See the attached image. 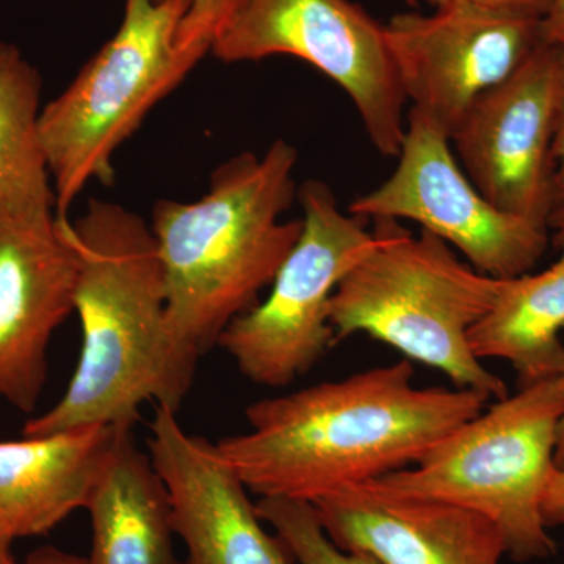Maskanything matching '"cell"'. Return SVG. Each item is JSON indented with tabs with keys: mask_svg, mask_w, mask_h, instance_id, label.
<instances>
[{
	"mask_svg": "<svg viewBox=\"0 0 564 564\" xmlns=\"http://www.w3.org/2000/svg\"><path fill=\"white\" fill-rule=\"evenodd\" d=\"M399 163L380 187L358 196L348 214L410 220L466 256L477 272L511 280L543 258L549 228L507 214L477 191L452 151V141L410 109Z\"/></svg>",
	"mask_w": 564,
	"mask_h": 564,
	"instance_id": "cell-9",
	"label": "cell"
},
{
	"mask_svg": "<svg viewBox=\"0 0 564 564\" xmlns=\"http://www.w3.org/2000/svg\"><path fill=\"white\" fill-rule=\"evenodd\" d=\"M475 9L507 14V17L529 18L543 21L552 0H451Z\"/></svg>",
	"mask_w": 564,
	"mask_h": 564,
	"instance_id": "cell-22",
	"label": "cell"
},
{
	"mask_svg": "<svg viewBox=\"0 0 564 564\" xmlns=\"http://www.w3.org/2000/svg\"><path fill=\"white\" fill-rule=\"evenodd\" d=\"M410 361L375 367L250 404V432L218 455L261 499L317 502L406 469L485 410L474 389L415 388Z\"/></svg>",
	"mask_w": 564,
	"mask_h": 564,
	"instance_id": "cell-1",
	"label": "cell"
},
{
	"mask_svg": "<svg viewBox=\"0 0 564 564\" xmlns=\"http://www.w3.org/2000/svg\"><path fill=\"white\" fill-rule=\"evenodd\" d=\"M544 43L564 46V0H552L547 13L541 21Z\"/></svg>",
	"mask_w": 564,
	"mask_h": 564,
	"instance_id": "cell-24",
	"label": "cell"
},
{
	"mask_svg": "<svg viewBox=\"0 0 564 564\" xmlns=\"http://www.w3.org/2000/svg\"><path fill=\"white\" fill-rule=\"evenodd\" d=\"M556 121L554 139L556 203L564 198V46H555Z\"/></svg>",
	"mask_w": 564,
	"mask_h": 564,
	"instance_id": "cell-21",
	"label": "cell"
},
{
	"mask_svg": "<svg viewBox=\"0 0 564 564\" xmlns=\"http://www.w3.org/2000/svg\"><path fill=\"white\" fill-rule=\"evenodd\" d=\"M58 221L77 259L80 358L62 399L25 422L22 434L90 425L133 429L151 402L177 413L191 386L174 362L151 226L128 207L101 199H91L76 220Z\"/></svg>",
	"mask_w": 564,
	"mask_h": 564,
	"instance_id": "cell-2",
	"label": "cell"
},
{
	"mask_svg": "<svg viewBox=\"0 0 564 564\" xmlns=\"http://www.w3.org/2000/svg\"><path fill=\"white\" fill-rule=\"evenodd\" d=\"M187 11L188 0H126L115 35L41 109L40 143L58 217H68L90 182H113L115 152L202 62L177 44Z\"/></svg>",
	"mask_w": 564,
	"mask_h": 564,
	"instance_id": "cell-5",
	"label": "cell"
},
{
	"mask_svg": "<svg viewBox=\"0 0 564 564\" xmlns=\"http://www.w3.org/2000/svg\"><path fill=\"white\" fill-rule=\"evenodd\" d=\"M10 564H87V558L82 556L66 554L54 547H44L33 552L24 563L11 562Z\"/></svg>",
	"mask_w": 564,
	"mask_h": 564,
	"instance_id": "cell-25",
	"label": "cell"
},
{
	"mask_svg": "<svg viewBox=\"0 0 564 564\" xmlns=\"http://www.w3.org/2000/svg\"><path fill=\"white\" fill-rule=\"evenodd\" d=\"M384 35L411 109L448 139L475 101L544 43L540 20L456 2L432 14H395Z\"/></svg>",
	"mask_w": 564,
	"mask_h": 564,
	"instance_id": "cell-10",
	"label": "cell"
},
{
	"mask_svg": "<svg viewBox=\"0 0 564 564\" xmlns=\"http://www.w3.org/2000/svg\"><path fill=\"white\" fill-rule=\"evenodd\" d=\"M549 231L555 232V242L563 247L564 245V198L555 204L551 217L547 221Z\"/></svg>",
	"mask_w": 564,
	"mask_h": 564,
	"instance_id": "cell-27",
	"label": "cell"
},
{
	"mask_svg": "<svg viewBox=\"0 0 564 564\" xmlns=\"http://www.w3.org/2000/svg\"><path fill=\"white\" fill-rule=\"evenodd\" d=\"M240 2L242 0H188V11L177 33L181 50L203 61Z\"/></svg>",
	"mask_w": 564,
	"mask_h": 564,
	"instance_id": "cell-20",
	"label": "cell"
},
{
	"mask_svg": "<svg viewBox=\"0 0 564 564\" xmlns=\"http://www.w3.org/2000/svg\"><path fill=\"white\" fill-rule=\"evenodd\" d=\"M296 161L291 143L273 141L263 155L221 163L196 202L159 199L152 209L174 362L191 388L199 359L259 303L302 234L303 220H282L299 195Z\"/></svg>",
	"mask_w": 564,
	"mask_h": 564,
	"instance_id": "cell-3",
	"label": "cell"
},
{
	"mask_svg": "<svg viewBox=\"0 0 564 564\" xmlns=\"http://www.w3.org/2000/svg\"><path fill=\"white\" fill-rule=\"evenodd\" d=\"M411 6H417L419 0H406ZM423 2L430 3V6L434 7V9H441V7L447 6L451 0H423Z\"/></svg>",
	"mask_w": 564,
	"mask_h": 564,
	"instance_id": "cell-29",
	"label": "cell"
},
{
	"mask_svg": "<svg viewBox=\"0 0 564 564\" xmlns=\"http://www.w3.org/2000/svg\"><path fill=\"white\" fill-rule=\"evenodd\" d=\"M555 121V46L543 43L467 111L451 137L456 161L497 209L547 226L556 204Z\"/></svg>",
	"mask_w": 564,
	"mask_h": 564,
	"instance_id": "cell-12",
	"label": "cell"
},
{
	"mask_svg": "<svg viewBox=\"0 0 564 564\" xmlns=\"http://www.w3.org/2000/svg\"><path fill=\"white\" fill-rule=\"evenodd\" d=\"M129 426L90 425L0 441V529L43 536L85 508L111 447Z\"/></svg>",
	"mask_w": 564,
	"mask_h": 564,
	"instance_id": "cell-15",
	"label": "cell"
},
{
	"mask_svg": "<svg viewBox=\"0 0 564 564\" xmlns=\"http://www.w3.org/2000/svg\"><path fill=\"white\" fill-rule=\"evenodd\" d=\"M303 229L263 302L223 332L218 347L251 383L284 388L310 372L333 347L329 302L337 285L381 243L380 229L340 210L332 188L306 181L299 188Z\"/></svg>",
	"mask_w": 564,
	"mask_h": 564,
	"instance_id": "cell-7",
	"label": "cell"
},
{
	"mask_svg": "<svg viewBox=\"0 0 564 564\" xmlns=\"http://www.w3.org/2000/svg\"><path fill=\"white\" fill-rule=\"evenodd\" d=\"M85 510L93 543L87 564H184L174 552L173 505L150 454L122 430Z\"/></svg>",
	"mask_w": 564,
	"mask_h": 564,
	"instance_id": "cell-16",
	"label": "cell"
},
{
	"mask_svg": "<svg viewBox=\"0 0 564 564\" xmlns=\"http://www.w3.org/2000/svg\"><path fill=\"white\" fill-rule=\"evenodd\" d=\"M556 377L522 386L434 445L411 469L377 478L393 494L436 500L485 516L518 563L549 558L555 541L543 518L562 417Z\"/></svg>",
	"mask_w": 564,
	"mask_h": 564,
	"instance_id": "cell-6",
	"label": "cell"
},
{
	"mask_svg": "<svg viewBox=\"0 0 564 564\" xmlns=\"http://www.w3.org/2000/svg\"><path fill=\"white\" fill-rule=\"evenodd\" d=\"M76 252L55 195L0 206V400L33 413L47 378L52 336L74 313Z\"/></svg>",
	"mask_w": 564,
	"mask_h": 564,
	"instance_id": "cell-11",
	"label": "cell"
},
{
	"mask_svg": "<svg viewBox=\"0 0 564 564\" xmlns=\"http://www.w3.org/2000/svg\"><path fill=\"white\" fill-rule=\"evenodd\" d=\"M223 63L289 55L336 82L355 104L375 150L399 158L406 98L384 25L351 0H242L212 43Z\"/></svg>",
	"mask_w": 564,
	"mask_h": 564,
	"instance_id": "cell-8",
	"label": "cell"
},
{
	"mask_svg": "<svg viewBox=\"0 0 564 564\" xmlns=\"http://www.w3.org/2000/svg\"><path fill=\"white\" fill-rule=\"evenodd\" d=\"M378 223L381 243L340 281L329 302L334 344L366 333L441 370L456 388L505 399L507 384L469 344L470 329L492 310L505 280L459 261L433 234L414 237L395 221Z\"/></svg>",
	"mask_w": 564,
	"mask_h": 564,
	"instance_id": "cell-4",
	"label": "cell"
},
{
	"mask_svg": "<svg viewBox=\"0 0 564 564\" xmlns=\"http://www.w3.org/2000/svg\"><path fill=\"white\" fill-rule=\"evenodd\" d=\"M14 541L11 540L9 534L0 529V564H10L13 562V554H11V545Z\"/></svg>",
	"mask_w": 564,
	"mask_h": 564,
	"instance_id": "cell-28",
	"label": "cell"
},
{
	"mask_svg": "<svg viewBox=\"0 0 564 564\" xmlns=\"http://www.w3.org/2000/svg\"><path fill=\"white\" fill-rule=\"evenodd\" d=\"M556 380H558L560 392H562L563 411L562 417H560L558 429H556L554 466L556 469L563 470L564 473V358L562 367H560V372L556 375Z\"/></svg>",
	"mask_w": 564,
	"mask_h": 564,
	"instance_id": "cell-26",
	"label": "cell"
},
{
	"mask_svg": "<svg viewBox=\"0 0 564 564\" xmlns=\"http://www.w3.org/2000/svg\"><path fill=\"white\" fill-rule=\"evenodd\" d=\"M41 76L20 47L0 43V206L54 193L40 143Z\"/></svg>",
	"mask_w": 564,
	"mask_h": 564,
	"instance_id": "cell-18",
	"label": "cell"
},
{
	"mask_svg": "<svg viewBox=\"0 0 564 564\" xmlns=\"http://www.w3.org/2000/svg\"><path fill=\"white\" fill-rule=\"evenodd\" d=\"M313 505L337 547L380 564H500L507 555L502 533L485 516L399 496L373 480Z\"/></svg>",
	"mask_w": 564,
	"mask_h": 564,
	"instance_id": "cell-14",
	"label": "cell"
},
{
	"mask_svg": "<svg viewBox=\"0 0 564 564\" xmlns=\"http://www.w3.org/2000/svg\"><path fill=\"white\" fill-rule=\"evenodd\" d=\"M259 516L291 552L296 564H380L372 556L337 547L306 500L259 499Z\"/></svg>",
	"mask_w": 564,
	"mask_h": 564,
	"instance_id": "cell-19",
	"label": "cell"
},
{
	"mask_svg": "<svg viewBox=\"0 0 564 564\" xmlns=\"http://www.w3.org/2000/svg\"><path fill=\"white\" fill-rule=\"evenodd\" d=\"M541 510H543L544 522L549 529L564 525V473L556 467L549 475Z\"/></svg>",
	"mask_w": 564,
	"mask_h": 564,
	"instance_id": "cell-23",
	"label": "cell"
},
{
	"mask_svg": "<svg viewBox=\"0 0 564 564\" xmlns=\"http://www.w3.org/2000/svg\"><path fill=\"white\" fill-rule=\"evenodd\" d=\"M564 245L544 272L505 280L492 310L470 329L475 356L503 359L522 386L556 377L564 358Z\"/></svg>",
	"mask_w": 564,
	"mask_h": 564,
	"instance_id": "cell-17",
	"label": "cell"
},
{
	"mask_svg": "<svg viewBox=\"0 0 564 564\" xmlns=\"http://www.w3.org/2000/svg\"><path fill=\"white\" fill-rule=\"evenodd\" d=\"M148 454L172 499L184 564H296L281 538L267 532L239 475L214 443L181 425L176 411L158 406Z\"/></svg>",
	"mask_w": 564,
	"mask_h": 564,
	"instance_id": "cell-13",
	"label": "cell"
}]
</instances>
